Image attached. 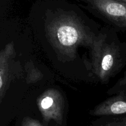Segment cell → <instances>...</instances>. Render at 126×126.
Segmentation results:
<instances>
[{
    "label": "cell",
    "mask_w": 126,
    "mask_h": 126,
    "mask_svg": "<svg viewBox=\"0 0 126 126\" xmlns=\"http://www.w3.org/2000/svg\"><path fill=\"white\" fill-rule=\"evenodd\" d=\"M14 47L12 43H9L0 53V98L2 101L8 88L12 77V57L14 55Z\"/></svg>",
    "instance_id": "cell-6"
},
{
    "label": "cell",
    "mask_w": 126,
    "mask_h": 126,
    "mask_svg": "<svg viewBox=\"0 0 126 126\" xmlns=\"http://www.w3.org/2000/svg\"><path fill=\"white\" fill-rule=\"evenodd\" d=\"M41 14L32 16L38 38L54 63H79V49L91 51L100 30L99 25L71 5H48Z\"/></svg>",
    "instance_id": "cell-1"
},
{
    "label": "cell",
    "mask_w": 126,
    "mask_h": 126,
    "mask_svg": "<svg viewBox=\"0 0 126 126\" xmlns=\"http://www.w3.org/2000/svg\"><path fill=\"white\" fill-rule=\"evenodd\" d=\"M95 126H126V114L100 116Z\"/></svg>",
    "instance_id": "cell-7"
},
{
    "label": "cell",
    "mask_w": 126,
    "mask_h": 126,
    "mask_svg": "<svg viewBox=\"0 0 126 126\" xmlns=\"http://www.w3.org/2000/svg\"><path fill=\"white\" fill-rule=\"evenodd\" d=\"M21 126H44L37 120L34 119L32 117H26L23 118Z\"/></svg>",
    "instance_id": "cell-8"
},
{
    "label": "cell",
    "mask_w": 126,
    "mask_h": 126,
    "mask_svg": "<svg viewBox=\"0 0 126 126\" xmlns=\"http://www.w3.org/2000/svg\"><path fill=\"white\" fill-rule=\"evenodd\" d=\"M38 106L44 122L51 120L62 124L64 115V98L58 90L49 89L38 100Z\"/></svg>",
    "instance_id": "cell-5"
},
{
    "label": "cell",
    "mask_w": 126,
    "mask_h": 126,
    "mask_svg": "<svg viewBox=\"0 0 126 126\" xmlns=\"http://www.w3.org/2000/svg\"><path fill=\"white\" fill-rule=\"evenodd\" d=\"M84 7L115 30L126 31V3L115 0H80Z\"/></svg>",
    "instance_id": "cell-3"
},
{
    "label": "cell",
    "mask_w": 126,
    "mask_h": 126,
    "mask_svg": "<svg viewBox=\"0 0 126 126\" xmlns=\"http://www.w3.org/2000/svg\"><path fill=\"white\" fill-rule=\"evenodd\" d=\"M92 72L102 84H107L124 67L126 47L111 27L101 28L91 53Z\"/></svg>",
    "instance_id": "cell-2"
},
{
    "label": "cell",
    "mask_w": 126,
    "mask_h": 126,
    "mask_svg": "<svg viewBox=\"0 0 126 126\" xmlns=\"http://www.w3.org/2000/svg\"><path fill=\"white\" fill-rule=\"evenodd\" d=\"M115 1H119V2H124V3H126V0H115Z\"/></svg>",
    "instance_id": "cell-9"
},
{
    "label": "cell",
    "mask_w": 126,
    "mask_h": 126,
    "mask_svg": "<svg viewBox=\"0 0 126 126\" xmlns=\"http://www.w3.org/2000/svg\"><path fill=\"white\" fill-rule=\"evenodd\" d=\"M107 93L113 96L96 106L90 114L100 117L126 114V77L120 79Z\"/></svg>",
    "instance_id": "cell-4"
}]
</instances>
